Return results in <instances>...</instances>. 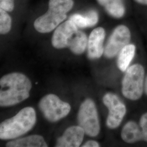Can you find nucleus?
Wrapping results in <instances>:
<instances>
[{
  "label": "nucleus",
  "instance_id": "1",
  "mask_svg": "<svg viewBox=\"0 0 147 147\" xmlns=\"http://www.w3.org/2000/svg\"><path fill=\"white\" fill-rule=\"evenodd\" d=\"M0 105L10 106L27 99L32 88L31 81L22 74L13 73L0 80Z\"/></svg>",
  "mask_w": 147,
  "mask_h": 147
},
{
  "label": "nucleus",
  "instance_id": "2",
  "mask_svg": "<svg viewBox=\"0 0 147 147\" xmlns=\"http://www.w3.org/2000/svg\"><path fill=\"white\" fill-rule=\"evenodd\" d=\"M36 121V113L31 107L20 111L16 116L6 119L0 125V138L11 140L30 131Z\"/></svg>",
  "mask_w": 147,
  "mask_h": 147
},
{
  "label": "nucleus",
  "instance_id": "3",
  "mask_svg": "<svg viewBox=\"0 0 147 147\" xmlns=\"http://www.w3.org/2000/svg\"><path fill=\"white\" fill-rule=\"evenodd\" d=\"M73 5V0H50L47 12L34 21L35 29L42 33L52 31L66 19Z\"/></svg>",
  "mask_w": 147,
  "mask_h": 147
},
{
  "label": "nucleus",
  "instance_id": "4",
  "mask_svg": "<svg viewBox=\"0 0 147 147\" xmlns=\"http://www.w3.org/2000/svg\"><path fill=\"white\" fill-rule=\"evenodd\" d=\"M144 70L142 65L135 64L127 69L122 82V93L132 100L141 98L143 93Z\"/></svg>",
  "mask_w": 147,
  "mask_h": 147
},
{
  "label": "nucleus",
  "instance_id": "5",
  "mask_svg": "<svg viewBox=\"0 0 147 147\" xmlns=\"http://www.w3.org/2000/svg\"><path fill=\"white\" fill-rule=\"evenodd\" d=\"M79 125L90 136H96L100 131L99 121L96 106L93 100L87 99L80 106L78 115Z\"/></svg>",
  "mask_w": 147,
  "mask_h": 147
},
{
  "label": "nucleus",
  "instance_id": "6",
  "mask_svg": "<svg viewBox=\"0 0 147 147\" xmlns=\"http://www.w3.org/2000/svg\"><path fill=\"white\" fill-rule=\"evenodd\" d=\"M39 106L45 118L56 122L67 116L71 110L70 105L53 94L47 95L40 100Z\"/></svg>",
  "mask_w": 147,
  "mask_h": 147
},
{
  "label": "nucleus",
  "instance_id": "7",
  "mask_svg": "<svg viewBox=\"0 0 147 147\" xmlns=\"http://www.w3.org/2000/svg\"><path fill=\"white\" fill-rule=\"evenodd\" d=\"M103 102L109 110L106 125L111 129L117 127L125 115V106L121 102L117 96L112 93L105 95L103 98Z\"/></svg>",
  "mask_w": 147,
  "mask_h": 147
},
{
  "label": "nucleus",
  "instance_id": "8",
  "mask_svg": "<svg viewBox=\"0 0 147 147\" xmlns=\"http://www.w3.org/2000/svg\"><path fill=\"white\" fill-rule=\"evenodd\" d=\"M130 32L125 26L117 27L113 32L106 45L104 50L105 56L108 58L115 57L130 40Z\"/></svg>",
  "mask_w": 147,
  "mask_h": 147
},
{
  "label": "nucleus",
  "instance_id": "9",
  "mask_svg": "<svg viewBox=\"0 0 147 147\" xmlns=\"http://www.w3.org/2000/svg\"><path fill=\"white\" fill-rule=\"evenodd\" d=\"M78 31V27L71 20L64 22L57 28L53 34V47L56 49L68 47L70 41Z\"/></svg>",
  "mask_w": 147,
  "mask_h": 147
},
{
  "label": "nucleus",
  "instance_id": "10",
  "mask_svg": "<svg viewBox=\"0 0 147 147\" xmlns=\"http://www.w3.org/2000/svg\"><path fill=\"white\" fill-rule=\"evenodd\" d=\"M85 132L79 126L69 127L59 137L56 147H78L80 146L84 140Z\"/></svg>",
  "mask_w": 147,
  "mask_h": 147
},
{
  "label": "nucleus",
  "instance_id": "11",
  "mask_svg": "<svg viewBox=\"0 0 147 147\" xmlns=\"http://www.w3.org/2000/svg\"><path fill=\"white\" fill-rule=\"evenodd\" d=\"M105 32L102 27H98L91 32L88 40V56L90 59L100 58L104 53L103 42Z\"/></svg>",
  "mask_w": 147,
  "mask_h": 147
},
{
  "label": "nucleus",
  "instance_id": "12",
  "mask_svg": "<svg viewBox=\"0 0 147 147\" xmlns=\"http://www.w3.org/2000/svg\"><path fill=\"white\" fill-rule=\"evenodd\" d=\"M10 147H47L44 138L40 135H31L9 142L6 144Z\"/></svg>",
  "mask_w": 147,
  "mask_h": 147
},
{
  "label": "nucleus",
  "instance_id": "13",
  "mask_svg": "<svg viewBox=\"0 0 147 147\" xmlns=\"http://www.w3.org/2000/svg\"><path fill=\"white\" fill-rule=\"evenodd\" d=\"M121 136L122 139L129 143H132L143 140L142 132L136 123L129 121L124 126Z\"/></svg>",
  "mask_w": 147,
  "mask_h": 147
},
{
  "label": "nucleus",
  "instance_id": "14",
  "mask_svg": "<svg viewBox=\"0 0 147 147\" xmlns=\"http://www.w3.org/2000/svg\"><path fill=\"white\" fill-rule=\"evenodd\" d=\"M69 20L73 21L78 27L86 28L94 26L98 21V16L95 11H90L84 16L74 14Z\"/></svg>",
  "mask_w": 147,
  "mask_h": 147
},
{
  "label": "nucleus",
  "instance_id": "15",
  "mask_svg": "<svg viewBox=\"0 0 147 147\" xmlns=\"http://www.w3.org/2000/svg\"><path fill=\"white\" fill-rule=\"evenodd\" d=\"M136 47L132 44L127 45L121 50L118 56L117 64L122 71H126L135 56Z\"/></svg>",
  "mask_w": 147,
  "mask_h": 147
},
{
  "label": "nucleus",
  "instance_id": "16",
  "mask_svg": "<svg viewBox=\"0 0 147 147\" xmlns=\"http://www.w3.org/2000/svg\"><path fill=\"white\" fill-rule=\"evenodd\" d=\"M88 45V40L83 32L78 31L69 43L68 47L75 54L80 55L84 53Z\"/></svg>",
  "mask_w": 147,
  "mask_h": 147
},
{
  "label": "nucleus",
  "instance_id": "17",
  "mask_svg": "<svg viewBox=\"0 0 147 147\" xmlns=\"http://www.w3.org/2000/svg\"><path fill=\"white\" fill-rule=\"evenodd\" d=\"M101 5L104 6L107 11L116 18H121L124 14V7L122 0H97Z\"/></svg>",
  "mask_w": 147,
  "mask_h": 147
},
{
  "label": "nucleus",
  "instance_id": "18",
  "mask_svg": "<svg viewBox=\"0 0 147 147\" xmlns=\"http://www.w3.org/2000/svg\"><path fill=\"white\" fill-rule=\"evenodd\" d=\"M11 26V19L5 11L0 9V33L5 34L10 31Z\"/></svg>",
  "mask_w": 147,
  "mask_h": 147
},
{
  "label": "nucleus",
  "instance_id": "19",
  "mask_svg": "<svg viewBox=\"0 0 147 147\" xmlns=\"http://www.w3.org/2000/svg\"><path fill=\"white\" fill-rule=\"evenodd\" d=\"M140 126L142 129L143 140L147 142V113L142 116L140 120Z\"/></svg>",
  "mask_w": 147,
  "mask_h": 147
},
{
  "label": "nucleus",
  "instance_id": "20",
  "mask_svg": "<svg viewBox=\"0 0 147 147\" xmlns=\"http://www.w3.org/2000/svg\"><path fill=\"white\" fill-rule=\"evenodd\" d=\"M0 7L7 11H11L14 7V0H0Z\"/></svg>",
  "mask_w": 147,
  "mask_h": 147
},
{
  "label": "nucleus",
  "instance_id": "21",
  "mask_svg": "<svg viewBox=\"0 0 147 147\" xmlns=\"http://www.w3.org/2000/svg\"><path fill=\"white\" fill-rule=\"evenodd\" d=\"M99 144L94 141H89L86 142L82 147H99Z\"/></svg>",
  "mask_w": 147,
  "mask_h": 147
},
{
  "label": "nucleus",
  "instance_id": "22",
  "mask_svg": "<svg viewBox=\"0 0 147 147\" xmlns=\"http://www.w3.org/2000/svg\"><path fill=\"white\" fill-rule=\"evenodd\" d=\"M140 3L143 4V5H147V0H136Z\"/></svg>",
  "mask_w": 147,
  "mask_h": 147
},
{
  "label": "nucleus",
  "instance_id": "23",
  "mask_svg": "<svg viewBox=\"0 0 147 147\" xmlns=\"http://www.w3.org/2000/svg\"><path fill=\"white\" fill-rule=\"evenodd\" d=\"M145 90H146V93L147 94V79L146 81V84H145Z\"/></svg>",
  "mask_w": 147,
  "mask_h": 147
}]
</instances>
